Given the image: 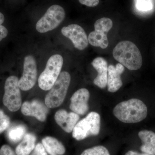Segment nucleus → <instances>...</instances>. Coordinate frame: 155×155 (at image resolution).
<instances>
[{
  "label": "nucleus",
  "mask_w": 155,
  "mask_h": 155,
  "mask_svg": "<svg viewBox=\"0 0 155 155\" xmlns=\"http://www.w3.org/2000/svg\"><path fill=\"white\" fill-rule=\"evenodd\" d=\"M142 142L140 150L143 153L155 155V133L151 130H142L138 133Z\"/></svg>",
  "instance_id": "dca6fc26"
},
{
  "label": "nucleus",
  "mask_w": 155,
  "mask_h": 155,
  "mask_svg": "<svg viewBox=\"0 0 155 155\" xmlns=\"http://www.w3.org/2000/svg\"><path fill=\"white\" fill-rule=\"evenodd\" d=\"M61 33L72 42L77 49L82 51L88 46V37L84 29L77 24H70L63 27Z\"/></svg>",
  "instance_id": "9d476101"
},
{
  "label": "nucleus",
  "mask_w": 155,
  "mask_h": 155,
  "mask_svg": "<svg viewBox=\"0 0 155 155\" xmlns=\"http://www.w3.org/2000/svg\"><path fill=\"white\" fill-rule=\"evenodd\" d=\"M0 155H16L14 151L8 145H4L0 149Z\"/></svg>",
  "instance_id": "393cba45"
},
{
  "label": "nucleus",
  "mask_w": 155,
  "mask_h": 155,
  "mask_svg": "<svg viewBox=\"0 0 155 155\" xmlns=\"http://www.w3.org/2000/svg\"><path fill=\"white\" fill-rule=\"evenodd\" d=\"M125 155H143V153H140L137 152L136 151H134L130 150L129 151L127 152Z\"/></svg>",
  "instance_id": "bb28decb"
},
{
  "label": "nucleus",
  "mask_w": 155,
  "mask_h": 155,
  "mask_svg": "<svg viewBox=\"0 0 155 155\" xmlns=\"http://www.w3.org/2000/svg\"><path fill=\"white\" fill-rule=\"evenodd\" d=\"M10 125V119L8 116L4 113V111L0 110V134L4 132Z\"/></svg>",
  "instance_id": "412c9836"
},
{
  "label": "nucleus",
  "mask_w": 155,
  "mask_h": 155,
  "mask_svg": "<svg viewBox=\"0 0 155 155\" xmlns=\"http://www.w3.org/2000/svg\"><path fill=\"white\" fill-rule=\"evenodd\" d=\"M71 81V76L66 71L61 72L58 79L46 96L45 104L48 108L61 106L67 95Z\"/></svg>",
  "instance_id": "7ed1b4c3"
},
{
  "label": "nucleus",
  "mask_w": 155,
  "mask_h": 155,
  "mask_svg": "<svg viewBox=\"0 0 155 155\" xmlns=\"http://www.w3.org/2000/svg\"><path fill=\"white\" fill-rule=\"evenodd\" d=\"M36 136L32 133H26L16 148L17 155H29L35 147Z\"/></svg>",
  "instance_id": "a211bd4d"
},
{
  "label": "nucleus",
  "mask_w": 155,
  "mask_h": 155,
  "mask_svg": "<svg viewBox=\"0 0 155 155\" xmlns=\"http://www.w3.org/2000/svg\"><path fill=\"white\" fill-rule=\"evenodd\" d=\"M113 54L116 61L129 70H138L142 65L141 53L132 42H120L114 48Z\"/></svg>",
  "instance_id": "f03ea898"
},
{
  "label": "nucleus",
  "mask_w": 155,
  "mask_h": 155,
  "mask_svg": "<svg viewBox=\"0 0 155 155\" xmlns=\"http://www.w3.org/2000/svg\"><path fill=\"white\" fill-rule=\"evenodd\" d=\"M151 0H137V7L140 11H148L152 8Z\"/></svg>",
  "instance_id": "4be33fe9"
},
{
  "label": "nucleus",
  "mask_w": 155,
  "mask_h": 155,
  "mask_svg": "<svg viewBox=\"0 0 155 155\" xmlns=\"http://www.w3.org/2000/svg\"><path fill=\"white\" fill-rule=\"evenodd\" d=\"M18 77L14 75L6 79L5 85V94L3 98L4 105L12 112L17 111L22 106L20 89Z\"/></svg>",
  "instance_id": "0eeeda50"
},
{
  "label": "nucleus",
  "mask_w": 155,
  "mask_h": 155,
  "mask_svg": "<svg viewBox=\"0 0 155 155\" xmlns=\"http://www.w3.org/2000/svg\"><path fill=\"white\" fill-rule=\"evenodd\" d=\"M92 65L98 72L97 76L94 80V83L99 88H105L107 84L108 67L107 61L102 57H98L93 60Z\"/></svg>",
  "instance_id": "2eb2a0df"
},
{
  "label": "nucleus",
  "mask_w": 155,
  "mask_h": 155,
  "mask_svg": "<svg viewBox=\"0 0 155 155\" xmlns=\"http://www.w3.org/2000/svg\"><path fill=\"white\" fill-rule=\"evenodd\" d=\"M26 127L24 125H15L10 128L8 131V138L12 142L16 143L22 140L26 134Z\"/></svg>",
  "instance_id": "6ab92c4d"
},
{
  "label": "nucleus",
  "mask_w": 155,
  "mask_h": 155,
  "mask_svg": "<svg viewBox=\"0 0 155 155\" xmlns=\"http://www.w3.org/2000/svg\"><path fill=\"white\" fill-rule=\"evenodd\" d=\"M21 112L25 116L35 117L40 122H43L46 119L48 113L47 107L45 104L38 100L31 101H25L21 106Z\"/></svg>",
  "instance_id": "9b49d317"
},
{
  "label": "nucleus",
  "mask_w": 155,
  "mask_h": 155,
  "mask_svg": "<svg viewBox=\"0 0 155 155\" xmlns=\"http://www.w3.org/2000/svg\"><path fill=\"white\" fill-rule=\"evenodd\" d=\"M5 21V17L4 15L0 12V41L7 36L8 34V29L2 24Z\"/></svg>",
  "instance_id": "5701e85b"
},
{
  "label": "nucleus",
  "mask_w": 155,
  "mask_h": 155,
  "mask_svg": "<svg viewBox=\"0 0 155 155\" xmlns=\"http://www.w3.org/2000/svg\"><path fill=\"white\" fill-rule=\"evenodd\" d=\"M65 16L66 13L63 7L57 5L51 6L37 22L36 30L41 33L54 30L64 21Z\"/></svg>",
  "instance_id": "423d86ee"
},
{
  "label": "nucleus",
  "mask_w": 155,
  "mask_h": 155,
  "mask_svg": "<svg viewBox=\"0 0 155 155\" xmlns=\"http://www.w3.org/2000/svg\"><path fill=\"white\" fill-rule=\"evenodd\" d=\"M80 155H110L105 147L98 146L84 151Z\"/></svg>",
  "instance_id": "aec40b11"
},
{
  "label": "nucleus",
  "mask_w": 155,
  "mask_h": 155,
  "mask_svg": "<svg viewBox=\"0 0 155 155\" xmlns=\"http://www.w3.org/2000/svg\"><path fill=\"white\" fill-rule=\"evenodd\" d=\"M113 113L121 122L136 123L146 118L147 108L141 100L133 98L119 103L114 108Z\"/></svg>",
  "instance_id": "f257e3e1"
},
{
  "label": "nucleus",
  "mask_w": 155,
  "mask_h": 155,
  "mask_svg": "<svg viewBox=\"0 0 155 155\" xmlns=\"http://www.w3.org/2000/svg\"><path fill=\"white\" fill-rule=\"evenodd\" d=\"M79 119L78 114L73 112L68 113L63 109L57 111L54 116L56 123L67 133L72 132Z\"/></svg>",
  "instance_id": "ddd939ff"
},
{
  "label": "nucleus",
  "mask_w": 155,
  "mask_h": 155,
  "mask_svg": "<svg viewBox=\"0 0 155 155\" xmlns=\"http://www.w3.org/2000/svg\"><path fill=\"white\" fill-rule=\"evenodd\" d=\"M90 93L86 88H81L74 94L71 99L70 110L79 115H84L89 110L88 102Z\"/></svg>",
  "instance_id": "f8f14e48"
},
{
  "label": "nucleus",
  "mask_w": 155,
  "mask_h": 155,
  "mask_svg": "<svg viewBox=\"0 0 155 155\" xmlns=\"http://www.w3.org/2000/svg\"><path fill=\"white\" fill-rule=\"evenodd\" d=\"M42 143L47 152L50 155H63L66 151L62 143L52 137H45L42 140Z\"/></svg>",
  "instance_id": "f3484780"
},
{
  "label": "nucleus",
  "mask_w": 155,
  "mask_h": 155,
  "mask_svg": "<svg viewBox=\"0 0 155 155\" xmlns=\"http://www.w3.org/2000/svg\"><path fill=\"white\" fill-rule=\"evenodd\" d=\"M30 154V155H48L44 147L41 143H37Z\"/></svg>",
  "instance_id": "b1692460"
},
{
  "label": "nucleus",
  "mask_w": 155,
  "mask_h": 155,
  "mask_svg": "<svg viewBox=\"0 0 155 155\" xmlns=\"http://www.w3.org/2000/svg\"><path fill=\"white\" fill-rule=\"evenodd\" d=\"M113 22L110 18L103 17L98 19L94 23V31L89 35L88 42L93 46L105 49L109 45L107 33L112 27Z\"/></svg>",
  "instance_id": "6e6552de"
},
{
  "label": "nucleus",
  "mask_w": 155,
  "mask_h": 155,
  "mask_svg": "<svg viewBox=\"0 0 155 155\" xmlns=\"http://www.w3.org/2000/svg\"><path fill=\"white\" fill-rule=\"evenodd\" d=\"M81 5L89 7H94L98 5L99 0H78Z\"/></svg>",
  "instance_id": "a878e982"
},
{
  "label": "nucleus",
  "mask_w": 155,
  "mask_h": 155,
  "mask_svg": "<svg viewBox=\"0 0 155 155\" xmlns=\"http://www.w3.org/2000/svg\"><path fill=\"white\" fill-rule=\"evenodd\" d=\"M37 78V67L35 59L32 56H26L24 58L22 76L18 83L20 90L27 91L31 89L36 83Z\"/></svg>",
  "instance_id": "1a4fd4ad"
},
{
  "label": "nucleus",
  "mask_w": 155,
  "mask_h": 155,
  "mask_svg": "<svg viewBox=\"0 0 155 155\" xmlns=\"http://www.w3.org/2000/svg\"><path fill=\"white\" fill-rule=\"evenodd\" d=\"M125 71L124 66L118 63L116 66L108 67L107 85L108 91L116 92L122 87L123 83L121 75Z\"/></svg>",
  "instance_id": "4468645a"
},
{
  "label": "nucleus",
  "mask_w": 155,
  "mask_h": 155,
  "mask_svg": "<svg viewBox=\"0 0 155 155\" xmlns=\"http://www.w3.org/2000/svg\"><path fill=\"white\" fill-rule=\"evenodd\" d=\"M64 59L60 54L52 56L48 60L45 68L38 79V86L44 91L51 88L61 74Z\"/></svg>",
  "instance_id": "20e7f679"
},
{
  "label": "nucleus",
  "mask_w": 155,
  "mask_h": 155,
  "mask_svg": "<svg viewBox=\"0 0 155 155\" xmlns=\"http://www.w3.org/2000/svg\"><path fill=\"white\" fill-rule=\"evenodd\" d=\"M101 129V116L95 112L90 113L77 122L72 130V137L81 140L91 136L98 135Z\"/></svg>",
  "instance_id": "39448f33"
}]
</instances>
